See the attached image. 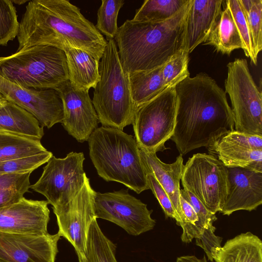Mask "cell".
Segmentation results:
<instances>
[{
  "label": "cell",
  "mask_w": 262,
  "mask_h": 262,
  "mask_svg": "<svg viewBox=\"0 0 262 262\" xmlns=\"http://www.w3.org/2000/svg\"><path fill=\"white\" fill-rule=\"evenodd\" d=\"M163 66L128 74L130 95L137 109L167 89L162 77Z\"/></svg>",
  "instance_id": "obj_25"
},
{
  "label": "cell",
  "mask_w": 262,
  "mask_h": 262,
  "mask_svg": "<svg viewBox=\"0 0 262 262\" xmlns=\"http://www.w3.org/2000/svg\"><path fill=\"white\" fill-rule=\"evenodd\" d=\"M223 54L229 55L236 49L243 48L239 32L228 7L222 10L206 41Z\"/></svg>",
  "instance_id": "obj_24"
},
{
  "label": "cell",
  "mask_w": 262,
  "mask_h": 262,
  "mask_svg": "<svg viewBox=\"0 0 262 262\" xmlns=\"http://www.w3.org/2000/svg\"><path fill=\"white\" fill-rule=\"evenodd\" d=\"M225 93L229 95L234 129L262 136V94L245 59L236 58L227 65Z\"/></svg>",
  "instance_id": "obj_7"
},
{
  "label": "cell",
  "mask_w": 262,
  "mask_h": 262,
  "mask_svg": "<svg viewBox=\"0 0 262 262\" xmlns=\"http://www.w3.org/2000/svg\"><path fill=\"white\" fill-rule=\"evenodd\" d=\"M28 1H24V0H20V1H11L12 3H14L17 5H21L26 2H27Z\"/></svg>",
  "instance_id": "obj_40"
},
{
  "label": "cell",
  "mask_w": 262,
  "mask_h": 262,
  "mask_svg": "<svg viewBox=\"0 0 262 262\" xmlns=\"http://www.w3.org/2000/svg\"><path fill=\"white\" fill-rule=\"evenodd\" d=\"M47 151L40 141L0 132V162Z\"/></svg>",
  "instance_id": "obj_27"
},
{
  "label": "cell",
  "mask_w": 262,
  "mask_h": 262,
  "mask_svg": "<svg viewBox=\"0 0 262 262\" xmlns=\"http://www.w3.org/2000/svg\"><path fill=\"white\" fill-rule=\"evenodd\" d=\"M147 184L156 199L158 200L166 217L174 219L177 224L179 219L176 211L165 191L160 185L154 176L150 174H146Z\"/></svg>",
  "instance_id": "obj_37"
},
{
  "label": "cell",
  "mask_w": 262,
  "mask_h": 262,
  "mask_svg": "<svg viewBox=\"0 0 262 262\" xmlns=\"http://www.w3.org/2000/svg\"><path fill=\"white\" fill-rule=\"evenodd\" d=\"M0 262H7V261H4V260H2V259H0Z\"/></svg>",
  "instance_id": "obj_42"
},
{
  "label": "cell",
  "mask_w": 262,
  "mask_h": 262,
  "mask_svg": "<svg viewBox=\"0 0 262 262\" xmlns=\"http://www.w3.org/2000/svg\"><path fill=\"white\" fill-rule=\"evenodd\" d=\"M189 60V53L183 49L163 64L162 75L164 84L167 88L174 86L190 76Z\"/></svg>",
  "instance_id": "obj_32"
},
{
  "label": "cell",
  "mask_w": 262,
  "mask_h": 262,
  "mask_svg": "<svg viewBox=\"0 0 262 262\" xmlns=\"http://www.w3.org/2000/svg\"><path fill=\"white\" fill-rule=\"evenodd\" d=\"M53 154L47 151L30 156L0 162V174H17L32 172L47 163Z\"/></svg>",
  "instance_id": "obj_33"
},
{
  "label": "cell",
  "mask_w": 262,
  "mask_h": 262,
  "mask_svg": "<svg viewBox=\"0 0 262 262\" xmlns=\"http://www.w3.org/2000/svg\"><path fill=\"white\" fill-rule=\"evenodd\" d=\"M43 127L30 113L6 100L0 106V132L40 141Z\"/></svg>",
  "instance_id": "obj_23"
},
{
  "label": "cell",
  "mask_w": 262,
  "mask_h": 262,
  "mask_svg": "<svg viewBox=\"0 0 262 262\" xmlns=\"http://www.w3.org/2000/svg\"><path fill=\"white\" fill-rule=\"evenodd\" d=\"M189 0H146L136 10L133 20L162 22L176 15Z\"/></svg>",
  "instance_id": "obj_28"
},
{
  "label": "cell",
  "mask_w": 262,
  "mask_h": 262,
  "mask_svg": "<svg viewBox=\"0 0 262 262\" xmlns=\"http://www.w3.org/2000/svg\"><path fill=\"white\" fill-rule=\"evenodd\" d=\"M95 192L86 177L83 187L70 203L53 208L58 227L57 233L71 243L77 255H82L85 252L89 228L93 219L96 218Z\"/></svg>",
  "instance_id": "obj_12"
},
{
  "label": "cell",
  "mask_w": 262,
  "mask_h": 262,
  "mask_svg": "<svg viewBox=\"0 0 262 262\" xmlns=\"http://www.w3.org/2000/svg\"><path fill=\"white\" fill-rule=\"evenodd\" d=\"M215 262H262V241L251 232L228 239L212 251Z\"/></svg>",
  "instance_id": "obj_22"
},
{
  "label": "cell",
  "mask_w": 262,
  "mask_h": 262,
  "mask_svg": "<svg viewBox=\"0 0 262 262\" xmlns=\"http://www.w3.org/2000/svg\"><path fill=\"white\" fill-rule=\"evenodd\" d=\"M246 17L255 58L262 49V0H238Z\"/></svg>",
  "instance_id": "obj_30"
},
{
  "label": "cell",
  "mask_w": 262,
  "mask_h": 262,
  "mask_svg": "<svg viewBox=\"0 0 262 262\" xmlns=\"http://www.w3.org/2000/svg\"><path fill=\"white\" fill-rule=\"evenodd\" d=\"M0 94L6 100L32 115L42 127L50 128L57 123L62 122V101L55 89L26 88L0 75Z\"/></svg>",
  "instance_id": "obj_13"
},
{
  "label": "cell",
  "mask_w": 262,
  "mask_h": 262,
  "mask_svg": "<svg viewBox=\"0 0 262 262\" xmlns=\"http://www.w3.org/2000/svg\"><path fill=\"white\" fill-rule=\"evenodd\" d=\"M83 152H71L65 158L53 155L43 168L38 180L30 188L45 196L52 208L66 205L79 192L87 177Z\"/></svg>",
  "instance_id": "obj_10"
},
{
  "label": "cell",
  "mask_w": 262,
  "mask_h": 262,
  "mask_svg": "<svg viewBox=\"0 0 262 262\" xmlns=\"http://www.w3.org/2000/svg\"><path fill=\"white\" fill-rule=\"evenodd\" d=\"M190 4L189 0L176 15L166 21L127 19L118 28L114 40L126 73L160 67L184 49L185 25Z\"/></svg>",
  "instance_id": "obj_3"
},
{
  "label": "cell",
  "mask_w": 262,
  "mask_h": 262,
  "mask_svg": "<svg viewBox=\"0 0 262 262\" xmlns=\"http://www.w3.org/2000/svg\"><path fill=\"white\" fill-rule=\"evenodd\" d=\"M227 170V194L220 212L230 215L241 210L251 211L261 205L262 172L240 167Z\"/></svg>",
  "instance_id": "obj_17"
},
{
  "label": "cell",
  "mask_w": 262,
  "mask_h": 262,
  "mask_svg": "<svg viewBox=\"0 0 262 262\" xmlns=\"http://www.w3.org/2000/svg\"><path fill=\"white\" fill-rule=\"evenodd\" d=\"M60 236L0 232V259L7 262H55Z\"/></svg>",
  "instance_id": "obj_15"
},
{
  "label": "cell",
  "mask_w": 262,
  "mask_h": 262,
  "mask_svg": "<svg viewBox=\"0 0 262 262\" xmlns=\"http://www.w3.org/2000/svg\"><path fill=\"white\" fill-rule=\"evenodd\" d=\"M176 262H207L205 256L199 258L194 255H185L178 257Z\"/></svg>",
  "instance_id": "obj_39"
},
{
  "label": "cell",
  "mask_w": 262,
  "mask_h": 262,
  "mask_svg": "<svg viewBox=\"0 0 262 262\" xmlns=\"http://www.w3.org/2000/svg\"><path fill=\"white\" fill-rule=\"evenodd\" d=\"M88 141L91 161L103 179L122 183L138 194L149 189L139 148L132 135L102 126Z\"/></svg>",
  "instance_id": "obj_4"
},
{
  "label": "cell",
  "mask_w": 262,
  "mask_h": 262,
  "mask_svg": "<svg viewBox=\"0 0 262 262\" xmlns=\"http://www.w3.org/2000/svg\"><path fill=\"white\" fill-rule=\"evenodd\" d=\"M116 246L103 233L97 219H93L88 232L85 251L77 255L79 262H118Z\"/></svg>",
  "instance_id": "obj_26"
},
{
  "label": "cell",
  "mask_w": 262,
  "mask_h": 262,
  "mask_svg": "<svg viewBox=\"0 0 262 262\" xmlns=\"http://www.w3.org/2000/svg\"><path fill=\"white\" fill-rule=\"evenodd\" d=\"M223 0H190L186 18L184 49L189 54L205 42L222 11Z\"/></svg>",
  "instance_id": "obj_18"
},
{
  "label": "cell",
  "mask_w": 262,
  "mask_h": 262,
  "mask_svg": "<svg viewBox=\"0 0 262 262\" xmlns=\"http://www.w3.org/2000/svg\"><path fill=\"white\" fill-rule=\"evenodd\" d=\"M180 195L191 205L196 212L199 219L196 227L202 234L209 224L217 220L215 214L207 210L193 194L187 190L181 189Z\"/></svg>",
  "instance_id": "obj_36"
},
{
  "label": "cell",
  "mask_w": 262,
  "mask_h": 262,
  "mask_svg": "<svg viewBox=\"0 0 262 262\" xmlns=\"http://www.w3.org/2000/svg\"><path fill=\"white\" fill-rule=\"evenodd\" d=\"M6 100L0 94V106L6 101Z\"/></svg>",
  "instance_id": "obj_41"
},
{
  "label": "cell",
  "mask_w": 262,
  "mask_h": 262,
  "mask_svg": "<svg viewBox=\"0 0 262 262\" xmlns=\"http://www.w3.org/2000/svg\"><path fill=\"white\" fill-rule=\"evenodd\" d=\"M226 167H240L262 172V149H255L247 142L235 139L217 138L206 147Z\"/></svg>",
  "instance_id": "obj_20"
},
{
  "label": "cell",
  "mask_w": 262,
  "mask_h": 262,
  "mask_svg": "<svg viewBox=\"0 0 262 262\" xmlns=\"http://www.w3.org/2000/svg\"><path fill=\"white\" fill-rule=\"evenodd\" d=\"M181 182L211 212H220L227 194L228 170L215 156L197 153L184 165Z\"/></svg>",
  "instance_id": "obj_9"
},
{
  "label": "cell",
  "mask_w": 262,
  "mask_h": 262,
  "mask_svg": "<svg viewBox=\"0 0 262 262\" xmlns=\"http://www.w3.org/2000/svg\"><path fill=\"white\" fill-rule=\"evenodd\" d=\"M61 49L66 54L69 80L73 86L81 90L94 89L99 80L100 60L82 49L68 46Z\"/></svg>",
  "instance_id": "obj_21"
},
{
  "label": "cell",
  "mask_w": 262,
  "mask_h": 262,
  "mask_svg": "<svg viewBox=\"0 0 262 262\" xmlns=\"http://www.w3.org/2000/svg\"><path fill=\"white\" fill-rule=\"evenodd\" d=\"M94 211L97 219L112 222L128 234L138 236L152 230L156 222L151 217L152 210L130 195L127 190L95 192Z\"/></svg>",
  "instance_id": "obj_11"
},
{
  "label": "cell",
  "mask_w": 262,
  "mask_h": 262,
  "mask_svg": "<svg viewBox=\"0 0 262 262\" xmlns=\"http://www.w3.org/2000/svg\"><path fill=\"white\" fill-rule=\"evenodd\" d=\"M177 110L171 139L180 155L207 147L225 133L234 129L226 94L205 73L190 76L174 86Z\"/></svg>",
  "instance_id": "obj_1"
},
{
  "label": "cell",
  "mask_w": 262,
  "mask_h": 262,
  "mask_svg": "<svg viewBox=\"0 0 262 262\" xmlns=\"http://www.w3.org/2000/svg\"><path fill=\"white\" fill-rule=\"evenodd\" d=\"M55 89L62 101L64 128L78 142L88 141L99 122L89 90L76 89L69 80Z\"/></svg>",
  "instance_id": "obj_14"
},
{
  "label": "cell",
  "mask_w": 262,
  "mask_h": 262,
  "mask_svg": "<svg viewBox=\"0 0 262 262\" xmlns=\"http://www.w3.org/2000/svg\"><path fill=\"white\" fill-rule=\"evenodd\" d=\"M176 110L174 86L137 109L132 124L140 149L156 153L166 149L165 143L174 130Z\"/></svg>",
  "instance_id": "obj_8"
},
{
  "label": "cell",
  "mask_w": 262,
  "mask_h": 262,
  "mask_svg": "<svg viewBox=\"0 0 262 262\" xmlns=\"http://www.w3.org/2000/svg\"><path fill=\"white\" fill-rule=\"evenodd\" d=\"M107 41L92 101L102 126L123 130L133 124L137 109L130 95L128 74L122 66L115 41Z\"/></svg>",
  "instance_id": "obj_5"
},
{
  "label": "cell",
  "mask_w": 262,
  "mask_h": 262,
  "mask_svg": "<svg viewBox=\"0 0 262 262\" xmlns=\"http://www.w3.org/2000/svg\"><path fill=\"white\" fill-rule=\"evenodd\" d=\"M0 75L26 88L56 89L69 79L64 52L38 45L0 57Z\"/></svg>",
  "instance_id": "obj_6"
},
{
  "label": "cell",
  "mask_w": 262,
  "mask_h": 262,
  "mask_svg": "<svg viewBox=\"0 0 262 262\" xmlns=\"http://www.w3.org/2000/svg\"><path fill=\"white\" fill-rule=\"evenodd\" d=\"M139 154L146 174H152L168 195L179 217V225L182 215L180 183L184 166L182 155L180 154L173 163L167 164L156 153L139 149Z\"/></svg>",
  "instance_id": "obj_19"
},
{
  "label": "cell",
  "mask_w": 262,
  "mask_h": 262,
  "mask_svg": "<svg viewBox=\"0 0 262 262\" xmlns=\"http://www.w3.org/2000/svg\"><path fill=\"white\" fill-rule=\"evenodd\" d=\"M225 4L228 7L239 32L245 55L250 58L251 62L256 64L257 60L254 56L250 32L244 12L238 0H227Z\"/></svg>",
  "instance_id": "obj_35"
},
{
  "label": "cell",
  "mask_w": 262,
  "mask_h": 262,
  "mask_svg": "<svg viewBox=\"0 0 262 262\" xmlns=\"http://www.w3.org/2000/svg\"><path fill=\"white\" fill-rule=\"evenodd\" d=\"M17 51L34 45L82 49L100 60L107 41L80 9L67 0L29 1L19 23Z\"/></svg>",
  "instance_id": "obj_2"
},
{
  "label": "cell",
  "mask_w": 262,
  "mask_h": 262,
  "mask_svg": "<svg viewBox=\"0 0 262 262\" xmlns=\"http://www.w3.org/2000/svg\"><path fill=\"white\" fill-rule=\"evenodd\" d=\"M31 172L0 174V208L17 203L29 191Z\"/></svg>",
  "instance_id": "obj_29"
},
{
  "label": "cell",
  "mask_w": 262,
  "mask_h": 262,
  "mask_svg": "<svg viewBox=\"0 0 262 262\" xmlns=\"http://www.w3.org/2000/svg\"><path fill=\"white\" fill-rule=\"evenodd\" d=\"M47 201L28 200L0 208V232L45 235L50 210Z\"/></svg>",
  "instance_id": "obj_16"
},
{
  "label": "cell",
  "mask_w": 262,
  "mask_h": 262,
  "mask_svg": "<svg viewBox=\"0 0 262 262\" xmlns=\"http://www.w3.org/2000/svg\"><path fill=\"white\" fill-rule=\"evenodd\" d=\"M124 4L123 0H102L97 11V20L95 27L104 34L106 41L114 39L118 27L117 18L119 12Z\"/></svg>",
  "instance_id": "obj_31"
},
{
  "label": "cell",
  "mask_w": 262,
  "mask_h": 262,
  "mask_svg": "<svg viewBox=\"0 0 262 262\" xmlns=\"http://www.w3.org/2000/svg\"><path fill=\"white\" fill-rule=\"evenodd\" d=\"M19 23L16 10L10 0H0V45L6 46L17 35Z\"/></svg>",
  "instance_id": "obj_34"
},
{
  "label": "cell",
  "mask_w": 262,
  "mask_h": 262,
  "mask_svg": "<svg viewBox=\"0 0 262 262\" xmlns=\"http://www.w3.org/2000/svg\"><path fill=\"white\" fill-rule=\"evenodd\" d=\"M216 228L213 223L209 224L204 229L203 233L198 238H195L196 246L202 248L208 258L213 262L212 251L216 248L221 247L222 237L214 234Z\"/></svg>",
  "instance_id": "obj_38"
}]
</instances>
